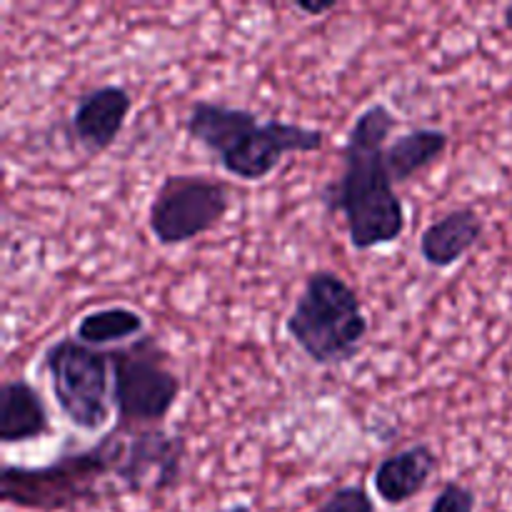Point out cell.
Segmentation results:
<instances>
[{
	"label": "cell",
	"mask_w": 512,
	"mask_h": 512,
	"mask_svg": "<svg viewBox=\"0 0 512 512\" xmlns=\"http://www.w3.org/2000/svg\"><path fill=\"white\" fill-rule=\"evenodd\" d=\"M395 128L398 115L388 105H368L345 138L343 173L320 190V203L343 215L350 245L360 253L393 245L408 228V213L385 163Z\"/></svg>",
	"instance_id": "obj_1"
},
{
	"label": "cell",
	"mask_w": 512,
	"mask_h": 512,
	"mask_svg": "<svg viewBox=\"0 0 512 512\" xmlns=\"http://www.w3.org/2000/svg\"><path fill=\"white\" fill-rule=\"evenodd\" d=\"M185 133L215 155L220 168L238 180L260 183L278 170L283 158L318 153L328 135L285 120H263L253 110L215 100H195L185 118Z\"/></svg>",
	"instance_id": "obj_2"
},
{
	"label": "cell",
	"mask_w": 512,
	"mask_h": 512,
	"mask_svg": "<svg viewBox=\"0 0 512 512\" xmlns=\"http://www.w3.org/2000/svg\"><path fill=\"white\" fill-rule=\"evenodd\" d=\"M125 433L110 430L95 445L65 453L45 465H3L0 498L35 512H63L98 503L105 478H115L123 460Z\"/></svg>",
	"instance_id": "obj_3"
},
{
	"label": "cell",
	"mask_w": 512,
	"mask_h": 512,
	"mask_svg": "<svg viewBox=\"0 0 512 512\" xmlns=\"http://www.w3.org/2000/svg\"><path fill=\"white\" fill-rule=\"evenodd\" d=\"M283 328L320 368H338L358 358L370 333L358 290L333 270H315L305 278Z\"/></svg>",
	"instance_id": "obj_4"
},
{
	"label": "cell",
	"mask_w": 512,
	"mask_h": 512,
	"mask_svg": "<svg viewBox=\"0 0 512 512\" xmlns=\"http://www.w3.org/2000/svg\"><path fill=\"white\" fill-rule=\"evenodd\" d=\"M45 373L55 405L80 433H100L113 415V368L110 350L90 348L75 335H63L45 348Z\"/></svg>",
	"instance_id": "obj_5"
},
{
	"label": "cell",
	"mask_w": 512,
	"mask_h": 512,
	"mask_svg": "<svg viewBox=\"0 0 512 512\" xmlns=\"http://www.w3.org/2000/svg\"><path fill=\"white\" fill-rule=\"evenodd\" d=\"M113 408L125 433L160 428L180 398L178 373L155 335L110 350Z\"/></svg>",
	"instance_id": "obj_6"
},
{
	"label": "cell",
	"mask_w": 512,
	"mask_h": 512,
	"mask_svg": "<svg viewBox=\"0 0 512 512\" xmlns=\"http://www.w3.org/2000/svg\"><path fill=\"white\" fill-rule=\"evenodd\" d=\"M230 213V188L200 173H170L148 205V228L163 248L208 235Z\"/></svg>",
	"instance_id": "obj_7"
},
{
	"label": "cell",
	"mask_w": 512,
	"mask_h": 512,
	"mask_svg": "<svg viewBox=\"0 0 512 512\" xmlns=\"http://www.w3.org/2000/svg\"><path fill=\"white\" fill-rule=\"evenodd\" d=\"M185 455L188 440L183 435L165 433L163 428L125 433L123 460L115 478L128 493H140L148 483L155 493H168L180 483Z\"/></svg>",
	"instance_id": "obj_8"
},
{
	"label": "cell",
	"mask_w": 512,
	"mask_h": 512,
	"mask_svg": "<svg viewBox=\"0 0 512 512\" xmlns=\"http://www.w3.org/2000/svg\"><path fill=\"white\" fill-rule=\"evenodd\" d=\"M133 110V95L123 85H100L80 95L70 113V133L90 155L105 153L123 133Z\"/></svg>",
	"instance_id": "obj_9"
},
{
	"label": "cell",
	"mask_w": 512,
	"mask_h": 512,
	"mask_svg": "<svg viewBox=\"0 0 512 512\" xmlns=\"http://www.w3.org/2000/svg\"><path fill=\"white\" fill-rule=\"evenodd\" d=\"M485 235V220L470 205L440 215L420 235V258L435 270H450L478 248Z\"/></svg>",
	"instance_id": "obj_10"
},
{
	"label": "cell",
	"mask_w": 512,
	"mask_h": 512,
	"mask_svg": "<svg viewBox=\"0 0 512 512\" xmlns=\"http://www.w3.org/2000/svg\"><path fill=\"white\" fill-rule=\"evenodd\" d=\"M438 453L428 443H415L380 460L373 473V488L390 508L418 498L438 473Z\"/></svg>",
	"instance_id": "obj_11"
},
{
	"label": "cell",
	"mask_w": 512,
	"mask_h": 512,
	"mask_svg": "<svg viewBox=\"0 0 512 512\" xmlns=\"http://www.w3.org/2000/svg\"><path fill=\"white\" fill-rule=\"evenodd\" d=\"M53 433L43 395L30 380H5L0 388V443L23 445Z\"/></svg>",
	"instance_id": "obj_12"
},
{
	"label": "cell",
	"mask_w": 512,
	"mask_h": 512,
	"mask_svg": "<svg viewBox=\"0 0 512 512\" xmlns=\"http://www.w3.org/2000/svg\"><path fill=\"white\" fill-rule=\"evenodd\" d=\"M450 148V135L440 128H415L385 148V163L393 183H410L418 173L438 163Z\"/></svg>",
	"instance_id": "obj_13"
},
{
	"label": "cell",
	"mask_w": 512,
	"mask_h": 512,
	"mask_svg": "<svg viewBox=\"0 0 512 512\" xmlns=\"http://www.w3.org/2000/svg\"><path fill=\"white\" fill-rule=\"evenodd\" d=\"M143 330L145 320L138 310L128 308V305H110V308L85 313L75 325L73 335L90 348L113 350L143 335Z\"/></svg>",
	"instance_id": "obj_14"
},
{
	"label": "cell",
	"mask_w": 512,
	"mask_h": 512,
	"mask_svg": "<svg viewBox=\"0 0 512 512\" xmlns=\"http://www.w3.org/2000/svg\"><path fill=\"white\" fill-rule=\"evenodd\" d=\"M315 512H375V500L363 485H343L333 490Z\"/></svg>",
	"instance_id": "obj_15"
},
{
	"label": "cell",
	"mask_w": 512,
	"mask_h": 512,
	"mask_svg": "<svg viewBox=\"0 0 512 512\" xmlns=\"http://www.w3.org/2000/svg\"><path fill=\"white\" fill-rule=\"evenodd\" d=\"M475 505H478V498H475L468 485L458 483V480H448L440 488V493L435 495L428 512H475Z\"/></svg>",
	"instance_id": "obj_16"
},
{
	"label": "cell",
	"mask_w": 512,
	"mask_h": 512,
	"mask_svg": "<svg viewBox=\"0 0 512 512\" xmlns=\"http://www.w3.org/2000/svg\"><path fill=\"white\" fill-rule=\"evenodd\" d=\"M295 8L303 15H310V18H323V15L338 10V3L335 0H328V3H295Z\"/></svg>",
	"instance_id": "obj_17"
},
{
	"label": "cell",
	"mask_w": 512,
	"mask_h": 512,
	"mask_svg": "<svg viewBox=\"0 0 512 512\" xmlns=\"http://www.w3.org/2000/svg\"><path fill=\"white\" fill-rule=\"evenodd\" d=\"M215 512H253V508H250V505H245V503H235V505H228V508H220Z\"/></svg>",
	"instance_id": "obj_18"
}]
</instances>
